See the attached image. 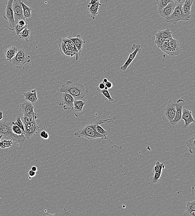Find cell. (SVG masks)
Segmentation results:
<instances>
[{"label": "cell", "mask_w": 195, "mask_h": 216, "mask_svg": "<svg viewBox=\"0 0 195 216\" xmlns=\"http://www.w3.org/2000/svg\"><path fill=\"white\" fill-rule=\"evenodd\" d=\"M112 119H99L95 121H94L89 123L85 126L83 127L76 131L74 133V136L75 137L80 138L84 137L89 140H95L97 138H101L104 140H107L112 144L114 147L117 148H121V147H116L115 145L112 143L109 138H107V136L100 134L97 131L96 129V126L97 124H101L104 123L111 122Z\"/></svg>", "instance_id": "6da1fadb"}, {"label": "cell", "mask_w": 195, "mask_h": 216, "mask_svg": "<svg viewBox=\"0 0 195 216\" xmlns=\"http://www.w3.org/2000/svg\"><path fill=\"white\" fill-rule=\"evenodd\" d=\"M61 93H66L71 95L74 100H81L85 97L88 93L84 86L79 82H73L68 80L62 86L59 90Z\"/></svg>", "instance_id": "7a4b0ae2"}, {"label": "cell", "mask_w": 195, "mask_h": 216, "mask_svg": "<svg viewBox=\"0 0 195 216\" xmlns=\"http://www.w3.org/2000/svg\"><path fill=\"white\" fill-rule=\"evenodd\" d=\"M12 123L7 121H0V135L6 139H12L16 142H24L27 140L24 135L18 136L12 131Z\"/></svg>", "instance_id": "3957f363"}, {"label": "cell", "mask_w": 195, "mask_h": 216, "mask_svg": "<svg viewBox=\"0 0 195 216\" xmlns=\"http://www.w3.org/2000/svg\"><path fill=\"white\" fill-rule=\"evenodd\" d=\"M30 61V57L23 48L18 49L16 55L12 59L13 65L17 68H21Z\"/></svg>", "instance_id": "277c9868"}, {"label": "cell", "mask_w": 195, "mask_h": 216, "mask_svg": "<svg viewBox=\"0 0 195 216\" xmlns=\"http://www.w3.org/2000/svg\"><path fill=\"white\" fill-rule=\"evenodd\" d=\"M13 1V0H7L6 9L3 14L4 19L8 22L9 30L12 31L14 30V27L16 25L12 8Z\"/></svg>", "instance_id": "5b68a950"}, {"label": "cell", "mask_w": 195, "mask_h": 216, "mask_svg": "<svg viewBox=\"0 0 195 216\" xmlns=\"http://www.w3.org/2000/svg\"><path fill=\"white\" fill-rule=\"evenodd\" d=\"M37 114L34 116L32 121L29 124H24L25 132L24 133L26 139H30L38 133L39 127L37 124L35 120L37 119Z\"/></svg>", "instance_id": "8992f818"}, {"label": "cell", "mask_w": 195, "mask_h": 216, "mask_svg": "<svg viewBox=\"0 0 195 216\" xmlns=\"http://www.w3.org/2000/svg\"><path fill=\"white\" fill-rule=\"evenodd\" d=\"M168 50L167 54L170 57L179 55L182 52V48L179 42L173 38L168 40Z\"/></svg>", "instance_id": "52a82bcc"}, {"label": "cell", "mask_w": 195, "mask_h": 216, "mask_svg": "<svg viewBox=\"0 0 195 216\" xmlns=\"http://www.w3.org/2000/svg\"><path fill=\"white\" fill-rule=\"evenodd\" d=\"M21 3V0H13V10L16 23L20 20H26L24 17L23 11Z\"/></svg>", "instance_id": "ba28073f"}, {"label": "cell", "mask_w": 195, "mask_h": 216, "mask_svg": "<svg viewBox=\"0 0 195 216\" xmlns=\"http://www.w3.org/2000/svg\"><path fill=\"white\" fill-rule=\"evenodd\" d=\"M185 105V101L182 99H179L175 103L176 109V112L174 119L170 122H169L171 125L175 126L179 123L182 120V111H183V106Z\"/></svg>", "instance_id": "9c48e42d"}, {"label": "cell", "mask_w": 195, "mask_h": 216, "mask_svg": "<svg viewBox=\"0 0 195 216\" xmlns=\"http://www.w3.org/2000/svg\"><path fill=\"white\" fill-rule=\"evenodd\" d=\"M131 48L132 50H133V52L130 53L127 60L125 62V64L120 67V70H121L123 71H126L128 67H129V66L131 63V62L136 58L137 53H141L142 51L141 46L139 44H133L132 46H131Z\"/></svg>", "instance_id": "30bf717a"}, {"label": "cell", "mask_w": 195, "mask_h": 216, "mask_svg": "<svg viewBox=\"0 0 195 216\" xmlns=\"http://www.w3.org/2000/svg\"><path fill=\"white\" fill-rule=\"evenodd\" d=\"M20 111L24 115L33 118L36 113L34 112L33 105L31 102L24 100L20 104Z\"/></svg>", "instance_id": "8fae6325"}, {"label": "cell", "mask_w": 195, "mask_h": 216, "mask_svg": "<svg viewBox=\"0 0 195 216\" xmlns=\"http://www.w3.org/2000/svg\"><path fill=\"white\" fill-rule=\"evenodd\" d=\"M182 6L183 5L177 4L171 16L166 20L167 23L176 24L178 21H183L182 18Z\"/></svg>", "instance_id": "7c38bea8"}, {"label": "cell", "mask_w": 195, "mask_h": 216, "mask_svg": "<svg viewBox=\"0 0 195 216\" xmlns=\"http://www.w3.org/2000/svg\"><path fill=\"white\" fill-rule=\"evenodd\" d=\"M62 99L59 106H63L64 110H72L74 106V98L69 94L62 93Z\"/></svg>", "instance_id": "4fadbf2b"}, {"label": "cell", "mask_w": 195, "mask_h": 216, "mask_svg": "<svg viewBox=\"0 0 195 216\" xmlns=\"http://www.w3.org/2000/svg\"><path fill=\"white\" fill-rule=\"evenodd\" d=\"M164 114L168 121H172L174 119L176 112L175 103L171 100H169L168 103L164 109Z\"/></svg>", "instance_id": "5bb4252c"}, {"label": "cell", "mask_w": 195, "mask_h": 216, "mask_svg": "<svg viewBox=\"0 0 195 216\" xmlns=\"http://www.w3.org/2000/svg\"><path fill=\"white\" fill-rule=\"evenodd\" d=\"M194 0H185L182 7L183 21H188L191 18V8Z\"/></svg>", "instance_id": "9a60e30c"}, {"label": "cell", "mask_w": 195, "mask_h": 216, "mask_svg": "<svg viewBox=\"0 0 195 216\" xmlns=\"http://www.w3.org/2000/svg\"><path fill=\"white\" fill-rule=\"evenodd\" d=\"M177 4L174 2L169 3L164 8L158 11V13L161 17L166 20L173 12Z\"/></svg>", "instance_id": "2e32d148"}, {"label": "cell", "mask_w": 195, "mask_h": 216, "mask_svg": "<svg viewBox=\"0 0 195 216\" xmlns=\"http://www.w3.org/2000/svg\"><path fill=\"white\" fill-rule=\"evenodd\" d=\"M182 119L184 121L185 129H187L192 123L195 122L194 119L192 116V112L187 109H183L182 111Z\"/></svg>", "instance_id": "e0dca14e"}, {"label": "cell", "mask_w": 195, "mask_h": 216, "mask_svg": "<svg viewBox=\"0 0 195 216\" xmlns=\"http://www.w3.org/2000/svg\"><path fill=\"white\" fill-rule=\"evenodd\" d=\"M85 103L81 100H74V106L72 110L73 113L76 117L81 116L83 114V108L85 106Z\"/></svg>", "instance_id": "ac0fdd59"}, {"label": "cell", "mask_w": 195, "mask_h": 216, "mask_svg": "<svg viewBox=\"0 0 195 216\" xmlns=\"http://www.w3.org/2000/svg\"><path fill=\"white\" fill-rule=\"evenodd\" d=\"M68 39L71 40L75 45L78 52V57H80L82 49H83L84 44L85 42L82 39L81 36L80 35H77L75 37H68Z\"/></svg>", "instance_id": "d6986e66"}, {"label": "cell", "mask_w": 195, "mask_h": 216, "mask_svg": "<svg viewBox=\"0 0 195 216\" xmlns=\"http://www.w3.org/2000/svg\"><path fill=\"white\" fill-rule=\"evenodd\" d=\"M102 6V4L100 3V0L97 1L94 4H88L87 6V11L92 19L95 20L96 16L98 15V11L99 10L100 6Z\"/></svg>", "instance_id": "ffe728a7"}, {"label": "cell", "mask_w": 195, "mask_h": 216, "mask_svg": "<svg viewBox=\"0 0 195 216\" xmlns=\"http://www.w3.org/2000/svg\"><path fill=\"white\" fill-rule=\"evenodd\" d=\"M25 97V100L30 101L32 104L37 102L38 101L37 94L36 89H33L31 91L25 92L23 94Z\"/></svg>", "instance_id": "44dd1931"}, {"label": "cell", "mask_w": 195, "mask_h": 216, "mask_svg": "<svg viewBox=\"0 0 195 216\" xmlns=\"http://www.w3.org/2000/svg\"><path fill=\"white\" fill-rule=\"evenodd\" d=\"M18 51V49L15 46H11L7 48L4 52L6 59L9 62H12L13 58L16 55Z\"/></svg>", "instance_id": "7402d4cb"}, {"label": "cell", "mask_w": 195, "mask_h": 216, "mask_svg": "<svg viewBox=\"0 0 195 216\" xmlns=\"http://www.w3.org/2000/svg\"><path fill=\"white\" fill-rule=\"evenodd\" d=\"M183 216H195V199L190 202H188L187 204L186 209Z\"/></svg>", "instance_id": "603a6c76"}, {"label": "cell", "mask_w": 195, "mask_h": 216, "mask_svg": "<svg viewBox=\"0 0 195 216\" xmlns=\"http://www.w3.org/2000/svg\"><path fill=\"white\" fill-rule=\"evenodd\" d=\"M28 23L26 20H21L18 22L14 27V30L16 34L18 35L20 32L24 29L27 28Z\"/></svg>", "instance_id": "cb8c5ba5"}, {"label": "cell", "mask_w": 195, "mask_h": 216, "mask_svg": "<svg viewBox=\"0 0 195 216\" xmlns=\"http://www.w3.org/2000/svg\"><path fill=\"white\" fill-rule=\"evenodd\" d=\"M155 35L165 38L166 39L173 38L172 33L170 31L169 28H167L165 29V30H159V31L156 33Z\"/></svg>", "instance_id": "d4e9b609"}, {"label": "cell", "mask_w": 195, "mask_h": 216, "mask_svg": "<svg viewBox=\"0 0 195 216\" xmlns=\"http://www.w3.org/2000/svg\"><path fill=\"white\" fill-rule=\"evenodd\" d=\"M195 134H193V136L188 139L186 143L190 153L191 154H193L195 152Z\"/></svg>", "instance_id": "484cf974"}, {"label": "cell", "mask_w": 195, "mask_h": 216, "mask_svg": "<svg viewBox=\"0 0 195 216\" xmlns=\"http://www.w3.org/2000/svg\"><path fill=\"white\" fill-rule=\"evenodd\" d=\"M24 17L25 19L30 18L32 17V9L25 4L23 2H21Z\"/></svg>", "instance_id": "4316f807"}, {"label": "cell", "mask_w": 195, "mask_h": 216, "mask_svg": "<svg viewBox=\"0 0 195 216\" xmlns=\"http://www.w3.org/2000/svg\"><path fill=\"white\" fill-rule=\"evenodd\" d=\"M18 35L20 39L28 42L30 36V30L26 28L22 30Z\"/></svg>", "instance_id": "83f0119b"}, {"label": "cell", "mask_w": 195, "mask_h": 216, "mask_svg": "<svg viewBox=\"0 0 195 216\" xmlns=\"http://www.w3.org/2000/svg\"><path fill=\"white\" fill-rule=\"evenodd\" d=\"M13 141L12 139L2 140L0 141V148L4 149L12 147Z\"/></svg>", "instance_id": "f1b7e54d"}, {"label": "cell", "mask_w": 195, "mask_h": 216, "mask_svg": "<svg viewBox=\"0 0 195 216\" xmlns=\"http://www.w3.org/2000/svg\"><path fill=\"white\" fill-rule=\"evenodd\" d=\"M73 214H71L69 212L67 211L66 209H63V210H59L56 212L55 214H50L48 213H44L41 215L43 216H68L72 215Z\"/></svg>", "instance_id": "f546056e"}, {"label": "cell", "mask_w": 195, "mask_h": 216, "mask_svg": "<svg viewBox=\"0 0 195 216\" xmlns=\"http://www.w3.org/2000/svg\"><path fill=\"white\" fill-rule=\"evenodd\" d=\"M173 2V0H156V4L158 7V11L164 8L169 3Z\"/></svg>", "instance_id": "4dcf8cb0"}, {"label": "cell", "mask_w": 195, "mask_h": 216, "mask_svg": "<svg viewBox=\"0 0 195 216\" xmlns=\"http://www.w3.org/2000/svg\"><path fill=\"white\" fill-rule=\"evenodd\" d=\"M11 123H12V124H13V125H16L17 126H18L21 129V130H22L23 133H24V125L20 117L18 116L16 118V121H13Z\"/></svg>", "instance_id": "1f68e13d"}, {"label": "cell", "mask_w": 195, "mask_h": 216, "mask_svg": "<svg viewBox=\"0 0 195 216\" xmlns=\"http://www.w3.org/2000/svg\"><path fill=\"white\" fill-rule=\"evenodd\" d=\"M170 39V38H169ZM168 39H166L163 43H162L161 45L159 47V49L167 54L168 50Z\"/></svg>", "instance_id": "d6a6232c"}, {"label": "cell", "mask_w": 195, "mask_h": 216, "mask_svg": "<svg viewBox=\"0 0 195 216\" xmlns=\"http://www.w3.org/2000/svg\"><path fill=\"white\" fill-rule=\"evenodd\" d=\"M165 168V166L164 163H161L159 161H157L156 163L155 166L153 169V172H158L162 171L163 168Z\"/></svg>", "instance_id": "836d02e7"}, {"label": "cell", "mask_w": 195, "mask_h": 216, "mask_svg": "<svg viewBox=\"0 0 195 216\" xmlns=\"http://www.w3.org/2000/svg\"><path fill=\"white\" fill-rule=\"evenodd\" d=\"M12 131L14 134L18 136H22L24 135V133L21 129L16 125L12 124Z\"/></svg>", "instance_id": "e575fe53"}, {"label": "cell", "mask_w": 195, "mask_h": 216, "mask_svg": "<svg viewBox=\"0 0 195 216\" xmlns=\"http://www.w3.org/2000/svg\"><path fill=\"white\" fill-rule=\"evenodd\" d=\"M100 92L101 94H102L109 101L111 102V101H113V99L111 97V95H110V92H109L108 90H105L104 89L103 90L100 91Z\"/></svg>", "instance_id": "d590c367"}, {"label": "cell", "mask_w": 195, "mask_h": 216, "mask_svg": "<svg viewBox=\"0 0 195 216\" xmlns=\"http://www.w3.org/2000/svg\"><path fill=\"white\" fill-rule=\"evenodd\" d=\"M165 38L155 35V44H156L157 49H159V47L161 45L163 42L165 40Z\"/></svg>", "instance_id": "8d00e7d4"}, {"label": "cell", "mask_w": 195, "mask_h": 216, "mask_svg": "<svg viewBox=\"0 0 195 216\" xmlns=\"http://www.w3.org/2000/svg\"><path fill=\"white\" fill-rule=\"evenodd\" d=\"M162 171L158 172H154V175L153 177L151 178V182L153 183H157L161 176Z\"/></svg>", "instance_id": "74e56055"}, {"label": "cell", "mask_w": 195, "mask_h": 216, "mask_svg": "<svg viewBox=\"0 0 195 216\" xmlns=\"http://www.w3.org/2000/svg\"><path fill=\"white\" fill-rule=\"evenodd\" d=\"M96 129L97 131L100 134L102 135H104L107 136L108 134V132L105 130L102 127V126L100 125V124H97L96 126Z\"/></svg>", "instance_id": "f35d334b"}, {"label": "cell", "mask_w": 195, "mask_h": 216, "mask_svg": "<svg viewBox=\"0 0 195 216\" xmlns=\"http://www.w3.org/2000/svg\"><path fill=\"white\" fill-rule=\"evenodd\" d=\"M21 120H22L24 125V124H29V123H30V122L32 121L33 118H30V117L27 116L23 115V116L21 117Z\"/></svg>", "instance_id": "ab89813d"}, {"label": "cell", "mask_w": 195, "mask_h": 216, "mask_svg": "<svg viewBox=\"0 0 195 216\" xmlns=\"http://www.w3.org/2000/svg\"><path fill=\"white\" fill-rule=\"evenodd\" d=\"M40 137L44 138V139L45 140L49 139V133L45 131H42L40 132Z\"/></svg>", "instance_id": "60d3db41"}, {"label": "cell", "mask_w": 195, "mask_h": 216, "mask_svg": "<svg viewBox=\"0 0 195 216\" xmlns=\"http://www.w3.org/2000/svg\"><path fill=\"white\" fill-rule=\"evenodd\" d=\"M105 84L102 82L99 85L98 87L97 88V91H100V90H103L105 89Z\"/></svg>", "instance_id": "b9f144b4"}, {"label": "cell", "mask_w": 195, "mask_h": 216, "mask_svg": "<svg viewBox=\"0 0 195 216\" xmlns=\"http://www.w3.org/2000/svg\"><path fill=\"white\" fill-rule=\"evenodd\" d=\"M173 1L176 4L183 5L185 0H173Z\"/></svg>", "instance_id": "7bdbcfd3"}, {"label": "cell", "mask_w": 195, "mask_h": 216, "mask_svg": "<svg viewBox=\"0 0 195 216\" xmlns=\"http://www.w3.org/2000/svg\"><path fill=\"white\" fill-rule=\"evenodd\" d=\"M28 174L29 176L30 177H35V175H36V172L31 170L29 171Z\"/></svg>", "instance_id": "ee69618b"}, {"label": "cell", "mask_w": 195, "mask_h": 216, "mask_svg": "<svg viewBox=\"0 0 195 216\" xmlns=\"http://www.w3.org/2000/svg\"><path fill=\"white\" fill-rule=\"evenodd\" d=\"M105 85L108 88V89H111L113 87L112 83L109 81H108L107 83L105 84Z\"/></svg>", "instance_id": "f6af8a7d"}, {"label": "cell", "mask_w": 195, "mask_h": 216, "mask_svg": "<svg viewBox=\"0 0 195 216\" xmlns=\"http://www.w3.org/2000/svg\"><path fill=\"white\" fill-rule=\"evenodd\" d=\"M99 1V0H98ZM98 0H91L90 1L89 3L88 4L89 5H93L94 4L96 3L97 2Z\"/></svg>", "instance_id": "bcb514c9"}, {"label": "cell", "mask_w": 195, "mask_h": 216, "mask_svg": "<svg viewBox=\"0 0 195 216\" xmlns=\"http://www.w3.org/2000/svg\"><path fill=\"white\" fill-rule=\"evenodd\" d=\"M31 170L32 171H35V172H37L38 171V168L36 167V166H33L31 167Z\"/></svg>", "instance_id": "7dc6e473"}, {"label": "cell", "mask_w": 195, "mask_h": 216, "mask_svg": "<svg viewBox=\"0 0 195 216\" xmlns=\"http://www.w3.org/2000/svg\"><path fill=\"white\" fill-rule=\"evenodd\" d=\"M3 119V112L0 111V121L2 120Z\"/></svg>", "instance_id": "c3c4849f"}, {"label": "cell", "mask_w": 195, "mask_h": 216, "mask_svg": "<svg viewBox=\"0 0 195 216\" xmlns=\"http://www.w3.org/2000/svg\"><path fill=\"white\" fill-rule=\"evenodd\" d=\"M108 81V80H107V79L105 78L104 79L103 81H102V82H103L105 84L107 83Z\"/></svg>", "instance_id": "681fc988"}, {"label": "cell", "mask_w": 195, "mask_h": 216, "mask_svg": "<svg viewBox=\"0 0 195 216\" xmlns=\"http://www.w3.org/2000/svg\"><path fill=\"white\" fill-rule=\"evenodd\" d=\"M3 137V136L2 135H0V141H1V139H2V138Z\"/></svg>", "instance_id": "f907efd6"}, {"label": "cell", "mask_w": 195, "mask_h": 216, "mask_svg": "<svg viewBox=\"0 0 195 216\" xmlns=\"http://www.w3.org/2000/svg\"><path fill=\"white\" fill-rule=\"evenodd\" d=\"M105 90H108V88L107 87V86H105Z\"/></svg>", "instance_id": "816d5d0a"}, {"label": "cell", "mask_w": 195, "mask_h": 216, "mask_svg": "<svg viewBox=\"0 0 195 216\" xmlns=\"http://www.w3.org/2000/svg\"></svg>", "instance_id": "f5cc1de1"}]
</instances>
